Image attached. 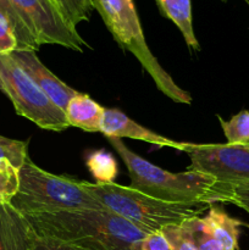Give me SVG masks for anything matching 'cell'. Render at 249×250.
<instances>
[{
  "label": "cell",
  "instance_id": "cell-9",
  "mask_svg": "<svg viewBox=\"0 0 249 250\" xmlns=\"http://www.w3.org/2000/svg\"><path fill=\"white\" fill-rule=\"evenodd\" d=\"M15 62L36 82V84L65 111L68 102L77 94V90L56 77L37 56L36 51L15 50L9 54Z\"/></svg>",
  "mask_w": 249,
  "mask_h": 250
},
{
  "label": "cell",
  "instance_id": "cell-12",
  "mask_svg": "<svg viewBox=\"0 0 249 250\" xmlns=\"http://www.w3.org/2000/svg\"><path fill=\"white\" fill-rule=\"evenodd\" d=\"M104 112V106L94 102L88 94L80 92L68 102L65 109L68 126L87 132H100Z\"/></svg>",
  "mask_w": 249,
  "mask_h": 250
},
{
  "label": "cell",
  "instance_id": "cell-6",
  "mask_svg": "<svg viewBox=\"0 0 249 250\" xmlns=\"http://www.w3.org/2000/svg\"><path fill=\"white\" fill-rule=\"evenodd\" d=\"M0 78L5 94L14 104L16 114L48 131H65L68 124L58 106L10 55H0Z\"/></svg>",
  "mask_w": 249,
  "mask_h": 250
},
{
  "label": "cell",
  "instance_id": "cell-29",
  "mask_svg": "<svg viewBox=\"0 0 249 250\" xmlns=\"http://www.w3.org/2000/svg\"><path fill=\"white\" fill-rule=\"evenodd\" d=\"M248 144H249V143H248Z\"/></svg>",
  "mask_w": 249,
  "mask_h": 250
},
{
  "label": "cell",
  "instance_id": "cell-8",
  "mask_svg": "<svg viewBox=\"0 0 249 250\" xmlns=\"http://www.w3.org/2000/svg\"><path fill=\"white\" fill-rule=\"evenodd\" d=\"M36 36L39 45L56 44L82 53L88 44L49 0H11Z\"/></svg>",
  "mask_w": 249,
  "mask_h": 250
},
{
  "label": "cell",
  "instance_id": "cell-2",
  "mask_svg": "<svg viewBox=\"0 0 249 250\" xmlns=\"http://www.w3.org/2000/svg\"><path fill=\"white\" fill-rule=\"evenodd\" d=\"M36 233L88 250H132L144 231L109 210H75L28 216Z\"/></svg>",
  "mask_w": 249,
  "mask_h": 250
},
{
  "label": "cell",
  "instance_id": "cell-27",
  "mask_svg": "<svg viewBox=\"0 0 249 250\" xmlns=\"http://www.w3.org/2000/svg\"><path fill=\"white\" fill-rule=\"evenodd\" d=\"M0 90H1L2 93H4L5 94V89H4V84H2V81H1V78H0Z\"/></svg>",
  "mask_w": 249,
  "mask_h": 250
},
{
  "label": "cell",
  "instance_id": "cell-4",
  "mask_svg": "<svg viewBox=\"0 0 249 250\" xmlns=\"http://www.w3.org/2000/svg\"><path fill=\"white\" fill-rule=\"evenodd\" d=\"M84 187L109 211L119 215L145 233L161 231L170 225H180L192 217L199 216L211 205L204 203H167L155 199L134 189L131 186L119 183H90Z\"/></svg>",
  "mask_w": 249,
  "mask_h": 250
},
{
  "label": "cell",
  "instance_id": "cell-20",
  "mask_svg": "<svg viewBox=\"0 0 249 250\" xmlns=\"http://www.w3.org/2000/svg\"><path fill=\"white\" fill-rule=\"evenodd\" d=\"M28 158V141H17L0 136V160L5 159L20 170Z\"/></svg>",
  "mask_w": 249,
  "mask_h": 250
},
{
  "label": "cell",
  "instance_id": "cell-5",
  "mask_svg": "<svg viewBox=\"0 0 249 250\" xmlns=\"http://www.w3.org/2000/svg\"><path fill=\"white\" fill-rule=\"evenodd\" d=\"M92 2L117 44L133 54L158 89L173 102L190 104L189 93L176 84L149 49L133 0H92Z\"/></svg>",
  "mask_w": 249,
  "mask_h": 250
},
{
  "label": "cell",
  "instance_id": "cell-26",
  "mask_svg": "<svg viewBox=\"0 0 249 250\" xmlns=\"http://www.w3.org/2000/svg\"><path fill=\"white\" fill-rule=\"evenodd\" d=\"M231 204L237 205V207L246 210V211L249 214V186L233 187V190H232Z\"/></svg>",
  "mask_w": 249,
  "mask_h": 250
},
{
  "label": "cell",
  "instance_id": "cell-25",
  "mask_svg": "<svg viewBox=\"0 0 249 250\" xmlns=\"http://www.w3.org/2000/svg\"><path fill=\"white\" fill-rule=\"evenodd\" d=\"M33 250H88L60 239L51 238V237H42L37 234L36 243Z\"/></svg>",
  "mask_w": 249,
  "mask_h": 250
},
{
  "label": "cell",
  "instance_id": "cell-23",
  "mask_svg": "<svg viewBox=\"0 0 249 250\" xmlns=\"http://www.w3.org/2000/svg\"><path fill=\"white\" fill-rule=\"evenodd\" d=\"M132 250H172L161 231L148 233L132 246Z\"/></svg>",
  "mask_w": 249,
  "mask_h": 250
},
{
  "label": "cell",
  "instance_id": "cell-1",
  "mask_svg": "<svg viewBox=\"0 0 249 250\" xmlns=\"http://www.w3.org/2000/svg\"><path fill=\"white\" fill-rule=\"evenodd\" d=\"M126 165L131 187L167 203H231L233 187L217 182L204 173L187 170L173 173L149 163L132 151L121 138H106Z\"/></svg>",
  "mask_w": 249,
  "mask_h": 250
},
{
  "label": "cell",
  "instance_id": "cell-28",
  "mask_svg": "<svg viewBox=\"0 0 249 250\" xmlns=\"http://www.w3.org/2000/svg\"><path fill=\"white\" fill-rule=\"evenodd\" d=\"M224 1H225V0H224Z\"/></svg>",
  "mask_w": 249,
  "mask_h": 250
},
{
  "label": "cell",
  "instance_id": "cell-15",
  "mask_svg": "<svg viewBox=\"0 0 249 250\" xmlns=\"http://www.w3.org/2000/svg\"><path fill=\"white\" fill-rule=\"evenodd\" d=\"M0 15L11 26L12 31L17 38L19 50H38L41 45H39L36 36L29 28L28 23L24 21L22 15L14 6L11 0H0Z\"/></svg>",
  "mask_w": 249,
  "mask_h": 250
},
{
  "label": "cell",
  "instance_id": "cell-14",
  "mask_svg": "<svg viewBox=\"0 0 249 250\" xmlns=\"http://www.w3.org/2000/svg\"><path fill=\"white\" fill-rule=\"evenodd\" d=\"M161 15L172 21L182 33L188 46L198 50L199 43L195 38L192 20L190 0H155Z\"/></svg>",
  "mask_w": 249,
  "mask_h": 250
},
{
  "label": "cell",
  "instance_id": "cell-7",
  "mask_svg": "<svg viewBox=\"0 0 249 250\" xmlns=\"http://www.w3.org/2000/svg\"><path fill=\"white\" fill-rule=\"evenodd\" d=\"M186 153L190 158L189 171L232 187L249 186V144L189 143Z\"/></svg>",
  "mask_w": 249,
  "mask_h": 250
},
{
  "label": "cell",
  "instance_id": "cell-19",
  "mask_svg": "<svg viewBox=\"0 0 249 250\" xmlns=\"http://www.w3.org/2000/svg\"><path fill=\"white\" fill-rule=\"evenodd\" d=\"M20 187V170L10 161L0 160V205L10 204Z\"/></svg>",
  "mask_w": 249,
  "mask_h": 250
},
{
  "label": "cell",
  "instance_id": "cell-22",
  "mask_svg": "<svg viewBox=\"0 0 249 250\" xmlns=\"http://www.w3.org/2000/svg\"><path fill=\"white\" fill-rule=\"evenodd\" d=\"M172 250H198L189 231L180 225H170L161 229Z\"/></svg>",
  "mask_w": 249,
  "mask_h": 250
},
{
  "label": "cell",
  "instance_id": "cell-18",
  "mask_svg": "<svg viewBox=\"0 0 249 250\" xmlns=\"http://www.w3.org/2000/svg\"><path fill=\"white\" fill-rule=\"evenodd\" d=\"M219 121L227 139V143H249V111L243 110V111L234 115L229 121H225L219 116Z\"/></svg>",
  "mask_w": 249,
  "mask_h": 250
},
{
  "label": "cell",
  "instance_id": "cell-17",
  "mask_svg": "<svg viewBox=\"0 0 249 250\" xmlns=\"http://www.w3.org/2000/svg\"><path fill=\"white\" fill-rule=\"evenodd\" d=\"M62 16L77 28L81 22L89 21L93 7L92 0H49Z\"/></svg>",
  "mask_w": 249,
  "mask_h": 250
},
{
  "label": "cell",
  "instance_id": "cell-13",
  "mask_svg": "<svg viewBox=\"0 0 249 250\" xmlns=\"http://www.w3.org/2000/svg\"><path fill=\"white\" fill-rule=\"evenodd\" d=\"M205 231L209 232L226 250H238L239 227L243 222L229 216L222 208L212 204L207 216L202 217Z\"/></svg>",
  "mask_w": 249,
  "mask_h": 250
},
{
  "label": "cell",
  "instance_id": "cell-11",
  "mask_svg": "<svg viewBox=\"0 0 249 250\" xmlns=\"http://www.w3.org/2000/svg\"><path fill=\"white\" fill-rule=\"evenodd\" d=\"M37 233L11 204L0 205V250H33Z\"/></svg>",
  "mask_w": 249,
  "mask_h": 250
},
{
  "label": "cell",
  "instance_id": "cell-16",
  "mask_svg": "<svg viewBox=\"0 0 249 250\" xmlns=\"http://www.w3.org/2000/svg\"><path fill=\"white\" fill-rule=\"evenodd\" d=\"M85 164L88 170L97 181L95 183H112L119 173L116 160L112 154L105 149L92 151L87 156Z\"/></svg>",
  "mask_w": 249,
  "mask_h": 250
},
{
  "label": "cell",
  "instance_id": "cell-10",
  "mask_svg": "<svg viewBox=\"0 0 249 250\" xmlns=\"http://www.w3.org/2000/svg\"><path fill=\"white\" fill-rule=\"evenodd\" d=\"M106 138H131L146 142L160 148H172L180 151H187L189 143L176 142L161 134L155 133L151 129L137 124L129 119L126 114L117 109H105L103 117L102 129Z\"/></svg>",
  "mask_w": 249,
  "mask_h": 250
},
{
  "label": "cell",
  "instance_id": "cell-21",
  "mask_svg": "<svg viewBox=\"0 0 249 250\" xmlns=\"http://www.w3.org/2000/svg\"><path fill=\"white\" fill-rule=\"evenodd\" d=\"M182 225L189 231L198 250H226L209 232L205 231L202 224V217H192L183 221Z\"/></svg>",
  "mask_w": 249,
  "mask_h": 250
},
{
  "label": "cell",
  "instance_id": "cell-24",
  "mask_svg": "<svg viewBox=\"0 0 249 250\" xmlns=\"http://www.w3.org/2000/svg\"><path fill=\"white\" fill-rule=\"evenodd\" d=\"M19 50L17 38L9 22L0 15V55H9Z\"/></svg>",
  "mask_w": 249,
  "mask_h": 250
},
{
  "label": "cell",
  "instance_id": "cell-3",
  "mask_svg": "<svg viewBox=\"0 0 249 250\" xmlns=\"http://www.w3.org/2000/svg\"><path fill=\"white\" fill-rule=\"evenodd\" d=\"M10 204L23 216L75 210H107L84 187V181L54 175L27 159L20 168V187Z\"/></svg>",
  "mask_w": 249,
  "mask_h": 250
}]
</instances>
